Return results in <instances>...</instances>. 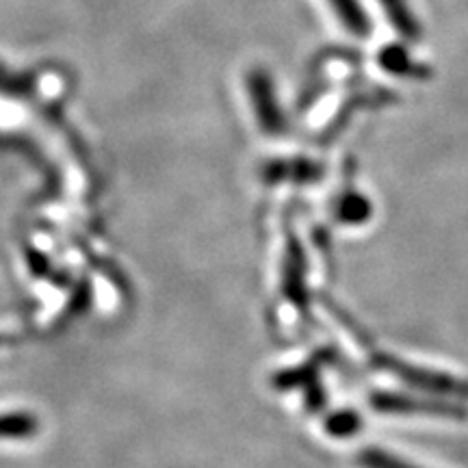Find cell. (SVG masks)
<instances>
[{
	"label": "cell",
	"mask_w": 468,
	"mask_h": 468,
	"mask_svg": "<svg viewBox=\"0 0 468 468\" xmlns=\"http://www.w3.org/2000/svg\"><path fill=\"white\" fill-rule=\"evenodd\" d=\"M379 3H382V7L386 11V16H388L390 25L399 31L401 37L408 39V42H419L420 27H419L417 17H414L412 11H410L406 0H379Z\"/></svg>",
	"instance_id": "277c9868"
},
{
	"label": "cell",
	"mask_w": 468,
	"mask_h": 468,
	"mask_svg": "<svg viewBox=\"0 0 468 468\" xmlns=\"http://www.w3.org/2000/svg\"><path fill=\"white\" fill-rule=\"evenodd\" d=\"M324 169L314 161L295 159V161H273L265 169L269 180H297V183H310V180H319Z\"/></svg>",
	"instance_id": "3957f363"
},
{
	"label": "cell",
	"mask_w": 468,
	"mask_h": 468,
	"mask_svg": "<svg viewBox=\"0 0 468 468\" xmlns=\"http://www.w3.org/2000/svg\"><path fill=\"white\" fill-rule=\"evenodd\" d=\"M332 9L336 11L338 20L343 22L345 28L358 37H367L371 33V22H368L367 11L360 7L358 0H330Z\"/></svg>",
	"instance_id": "5b68a950"
},
{
	"label": "cell",
	"mask_w": 468,
	"mask_h": 468,
	"mask_svg": "<svg viewBox=\"0 0 468 468\" xmlns=\"http://www.w3.org/2000/svg\"><path fill=\"white\" fill-rule=\"evenodd\" d=\"M362 464H365L367 468H414V466L406 464V462L393 458V455L382 453V452H373V449L368 453L362 455Z\"/></svg>",
	"instance_id": "ba28073f"
},
{
	"label": "cell",
	"mask_w": 468,
	"mask_h": 468,
	"mask_svg": "<svg viewBox=\"0 0 468 468\" xmlns=\"http://www.w3.org/2000/svg\"><path fill=\"white\" fill-rule=\"evenodd\" d=\"M378 63L386 72L406 76V79H430L431 76V69L410 57L403 46H386L384 50H379Z\"/></svg>",
	"instance_id": "7a4b0ae2"
},
{
	"label": "cell",
	"mask_w": 468,
	"mask_h": 468,
	"mask_svg": "<svg viewBox=\"0 0 468 468\" xmlns=\"http://www.w3.org/2000/svg\"><path fill=\"white\" fill-rule=\"evenodd\" d=\"M37 431V419L31 414H5L0 417V438H28Z\"/></svg>",
	"instance_id": "8992f818"
},
{
	"label": "cell",
	"mask_w": 468,
	"mask_h": 468,
	"mask_svg": "<svg viewBox=\"0 0 468 468\" xmlns=\"http://www.w3.org/2000/svg\"><path fill=\"white\" fill-rule=\"evenodd\" d=\"M338 215L345 221H362L368 218V200L358 196V193H347L343 197L341 207H338Z\"/></svg>",
	"instance_id": "52a82bcc"
},
{
	"label": "cell",
	"mask_w": 468,
	"mask_h": 468,
	"mask_svg": "<svg viewBox=\"0 0 468 468\" xmlns=\"http://www.w3.org/2000/svg\"><path fill=\"white\" fill-rule=\"evenodd\" d=\"M251 104H254L259 126L267 134H282L286 131V117L280 109L271 76L265 69H254L248 79Z\"/></svg>",
	"instance_id": "6da1fadb"
}]
</instances>
